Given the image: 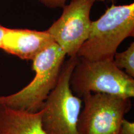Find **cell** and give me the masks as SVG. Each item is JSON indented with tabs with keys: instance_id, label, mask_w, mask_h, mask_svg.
<instances>
[{
	"instance_id": "obj_10",
	"label": "cell",
	"mask_w": 134,
	"mask_h": 134,
	"mask_svg": "<svg viewBox=\"0 0 134 134\" xmlns=\"http://www.w3.org/2000/svg\"><path fill=\"white\" fill-rule=\"evenodd\" d=\"M42 4L47 7L55 9L57 8H62L66 4L68 0H37Z\"/></svg>"
},
{
	"instance_id": "obj_1",
	"label": "cell",
	"mask_w": 134,
	"mask_h": 134,
	"mask_svg": "<svg viewBox=\"0 0 134 134\" xmlns=\"http://www.w3.org/2000/svg\"><path fill=\"white\" fill-rule=\"evenodd\" d=\"M133 36L134 3L112 4L91 22L88 37L76 56L92 61L113 60L120 43Z\"/></svg>"
},
{
	"instance_id": "obj_9",
	"label": "cell",
	"mask_w": 134,
	"mask_h": 134,
	"mask_svg": "<svg viewBox=\"0 0 134 134\" xmlns=\"http://www.w3.org/2000/svg\"><path fill=\"white\" fill-rule=\"evenodd\" d=\"M115 66L123 70L131 78H134V43L132 42L122 52H116L113 58Z\"/></svg>"
},
{
	"instance_id": "obj_11",
	"label": "cell",
	"mask_w": 134,
	"mask_h": 134,
	"mask_svg": "<svg viewBox=\"0 0 134 134\" xmlns=\"http://www.w3.org/2000/svg\"><path fill=\"white\" fill-rule=\"evenodd\" d=\"M119 134H134V123L128 121L125 119L123 120Z\"/></svg>"
},
{
	"instance_id": "obj_5",
	"label": "cell",
	"mask_w": 134,
	"mask_h": 134,
	"mask_svg": "<svg viewBox=\"0 0 134 134\" xmlns=\"http://www.w3.org/2000/svg\"><path fill=\"white\" fill-rule=\"evenodd\" d=\"M82 100L78 134H119L125 115L132 108L131 98L105 93L89 94Z\"/></svg>"
},
{
	"instance_id": "obj_6",
	"label": "cell",
	"mask_w": 134,
	"mask_h": 134,
	"mask_svg": "<svg viewBox=\"0 0 134 134\" xmlns=\"http://www.w3.org/2000/svg\"><path fill=\"white\" fill-rule=\"evenodd\" d=\"M104 0H70L58 19L47 30L68 57H76L91 29L90 13L94 4Z\"/></svg>"
},
{
	"instance_id": "obj_4",
	"label": "cell",
	"mask_w": 134,
	"mask_h": 134,
	"mask_svg": "<svg viewBox=\"0 0 134 134\" xmlns=\"http://www.w3.org/2000/svg\"><path fill=\"white\" fill-rule=\"evenodd\" d=\"M77 56L63 63L56 86L41 109V125L46 134H78L77 124L83 100L72 93L70 78Z\"/></svg>"
},
{
	"instance_id": "obj_7",
	"label": "cell",
	"mask_w": 134,
	"mask_h": 134,
	"mask_svg": "<svg viewBox=\"0 0 134 134\" xmlns=\"http://www.w3.org/2000/svg\"><path fill=\"white\" fill-rule=\"evenodd\" d=\"M47 31L7 28L3 36L1 49L22 60H32L54 43Z\"/></svg>"
},
{
	"instance_id": "obj_12",
	"label": "cell",
	"mask_w": 134,
	"mask_h": 134,
	"mask_svg": "<svg viewBox=\"0 0 134 134\" xmlns=\"http://www.w3.org/2000/svg\"><path fill=\"white\" fill-rule=\"evenodd\" d=\"M6 29L7 28L0 25V48H1V46H2L3 38V36H4L5 32L6 31Z\"/></svg>"
},
{
	"instance_id": "obj_8",
	"label": "cell",
	"mask_w": 134,
	"mask_h": 134,
	"mask_svg": "<svg viewBox=\"0 0 134 134\" xmlns=\"http://www.w3.org/2000/svg\"><path fill=\"white\" fill-rule=\"evenodd\" d=\"M41 119V110L31 113L0 104V134H46Z\"/></svg>"
},
{
	"instance_id": "obj_3",
	"label": "cell",
	"mask_w": 134,
	"mask_h": 134,
	"mask_svg": "<svg viewBox=\"0 0 134 134\" xmlns=\"http://www.w3.org/2000/svg\"><path fill=\"white\" fill-rule=\"evenodd\" d=\"M70 87L72 93L81 99L91 93L127 98L134 96V79L117 68L113 60L92 61L77 57Z\"/></svg>"
},
{
	"instance_id": "obj_13",
	"label": "cell",
	"mask_w": 134,
	"mask_h": 134,
	"mask_svg": "<svg viewBox=\"0 0 134 134\" xmlns=\"http://www.w3.org/2000/svg\"><path fill=\"white\" fill-rule=\"evenodd\" d=\"M117 1H118V0H104V1H106V2L108 3H111L112 4H115Z\"/></svg>"
},
{
	"instance_id": "obj_2",
	"label": "cell",
	"mask_w": 134,
	"mask_h": 134,
	"mask_svg": "<svg viewBox=\"0 0 134 134\" xmlns=\"http://www.w3.org/2000/svg\"><path fill=\"white\" fill-rule=\"evenodd\" d=\"M66 55L54 42L32 60L36 74L30 83L16 93L0 96V104L13 109L36 113L56 86Z\"/></svg>"
}]
</instances>
